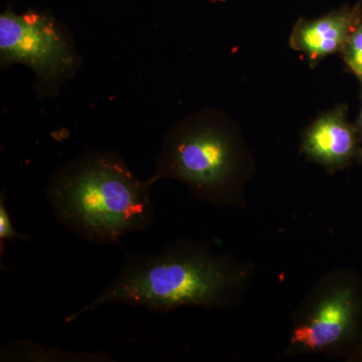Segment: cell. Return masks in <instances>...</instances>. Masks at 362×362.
I'll return each mask as SVG.
<instances>
[{"mask_svg": "<svg viewBox=\"0 0 362 362\" xmlns=\"http://www.w3.org/2000/svg\"><path fill=\"white\" fill-rule=\"evenodd\" d=\"M246 271L204 245L180 239L154 255L127 254L115 280L89 304L66 316L73 322L105 304L143 307L168 313L180 307L228 306L239 294Z\"/></svg>", "mask_w": 362, "mask_h": 362, "instance_id": "cell-1", "label": "cell"}, {"mask_svg": "<svg viewBox=\"0 0 362 362\" xmlns=\"http://www.w3.org/2000/svg\"><path fill=\"white\" fill-rule=\"evenodd\" d=\"M148 180H140L122 156L92 150L54 173L47 199L61 225L90 244H119L151 226Z\"/></svg>", "mask_w": 362, "mask_h": 362, "instance_id": "cell-2", "label": "cell"}, {"mask_svg": "<svg viewBox=\"0 0 362 362\" xmlns=\"http://www.w3.org/2000/svg\"><path fill=\"white\" fill-rule=\"evenodd\" d=\"M242 169L239 141L230 124L202 112L166 133L148 182L170 178L187 185L197 199L216 206L237 204Z\"/></svg>", "mask_w": 362, "mask_h": 362, "instance_id": "cell-3", "label": "cell"}, {"mask_svg": "<svg viewBox=\"0 0 362 362\" xmlns=\"http://www.w3.org/2000/svg\"><path fill=\"white\" fill-rule=\"evenodd\" d=\"M16 64L33 71L42 99L58 94L77 75L82 58L68 28L49 11H6L0 16V66Z\"/></svg>", "mask_w": 362, "mask_h": 362, "instance_id": "cell-4", "label": "cell"}, {"mask_svg": "<svg viewBox=\"0 0 362 362\" xmlns=\"http://www.w3.org/2000/svg\"><path fill=\"white\" fill-rule=\"evenodd\" d=\"M314 298L293 330L291 343L301 350L321 351L362 337V286L351 277L332 279Z\"/></svg>", "mask_w": 362, "mask_h": 362, "instance_id": "cell-5", "label": "cell"}, {"mask_svg": "<svg viewBox=\"0 0 362 362\" xmlns=\"http://www.w3.org/2000/svg\"><path fill=\"white\" fill-rule=\"evenodd\" d=\"M302 151L329 173L341 170L354 162L362 163V144L356 124L339 106L319 116L304 133Z\"/></svg>", "mask_w": 362, "mask_h": 362, "instance_id": "cell-6", "label": "cell"}, {"mask_svg": "<svg viewBox=\"0 0 362 362\" xmlns=\"http://www.w3.org/2000/svg\"><path fill=\"white\" fill-rule=\"evenodd\" d=\"M362 21V2L346 6L315 20L298 21L290 45L310 62L341 52L350 35Z\"/></svg>", "mask_w": 362, "mask_h": 362, "instance_id": "cell-7", "label": "cell"}, {"mask_svg": "<svg viewBox=\"0 0 362 362\" xmlns=\"http://www.w3.org/2000/svg\"><path fill=\"white\" fill-rule=\"evenodd\" d=\"M0 361L108 362L105 352H75L47 349L37 342L13 341L1 347Z\"/></svg>", "mask_w": 362, "mask_h": 362, "instance_id": "cell-8", "label": "cell"}, {"mask_svg": "<svg viewBox=\"0 0 362 362\" xmlns=\"http://www.w3.org/2000/svg\"><path fill=\"white\" fill-rule=\"evenodd\" d=\"M341 54L345 65L356 76L362 87V21L350 35Z\"/></svg>", "mask_w": 362, "mask_h": 362, "instance_id": "cell-9", "label": "cell"}, {"mask_svg": "<svg viewBox=\"0 0 362 362\" xmlns=\"http://www.w3.org/2000/svg\"><path fill=\"white\" fill-rule=\"evenodd\" d=\"M6 192L2 190L0 195V246H4L6 240H26L32 239V237L25 233H18L14 228L13 221L11 220L8 211L6 206Z\"/></svg>", "mask_w": 362, "mask_h": 362, "instance_id": "cell-10", "label": "cell"}, {"mask_svg": "<svg viewBox=\"0 0 362 362\" xmlns=\"http://www.w3.org/2000/svg\"><path fill=\"white\" fill-rule=\"evenodd\" d=\"M356 126L357 128V132H358L359 138H361V144H362V87H361V112H359V115H358V118H357Z\"/></svg>", "mask_w": 362, "mask_h": 362, "instance_id": "cell-11", "label": "cell"}]
</instances>
